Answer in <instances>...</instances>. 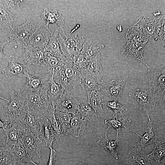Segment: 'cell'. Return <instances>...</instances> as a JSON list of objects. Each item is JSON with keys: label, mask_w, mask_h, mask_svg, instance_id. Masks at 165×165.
Wrapping results in <instances>:
<instances>
[{"label": "cell", "mask_w": 165, "mask_h": 165, "mask_svg": "<svg viewBox=\"0 0 165 165\" xmlns=\"http://www.w3.org/2000/svg\"><path fill=\"white\" fill-rule=\"evenodd\" d=\"M88 61L80 53V54L77 57L73 64L81 73L86 68Z\"/></svg>", "instance_id": "f6af8a7d"}, {"label": "cell", "mask_w": 165, "mask_h": 165, "mask_svg": "<svg viewBox=\"0 0 165 165\" xmlns=\"http://www.w3.org/2000/svg\"><path fill=\"white\" fill-rule=\"evenodd\" d=\"M42 18L45 20L48 27L50 24L57 25L61 29L64 23V18L56 10L45 8L41 14Z\"/></svg>", "instance_id": "f546056e"}, {"label": "cell", "mask_w": 165, "mask_h": 165, "mask_svg": "<svg viewBox=\"0 0 165 165\" xmlns=\"http://www.w3.org/2000/svg\"><path fill=\"white\" fill-rule=\"evenodd\" d=\"M55 111L54 105L50 102L45 115L54 131L56 140L61 141L63 139L64 134L56 118Z\"/></svg>", "instance_id": "f1b7e54d"}, {"label": "cell", "mask_w": 165, "mask_h": 165, "mask_svg": "<svg viewBox=\"0 0 165 165\" xmlns=\"http://www.w3.org/2000/svg\"><path fill=\"white\" fill-rule=\"evenodd\" d=\"M63 37L68 41L73 47L80 51L85 41L84 38L79 32L74 33L65 32L62 28Z\"/></svg>", "instance_id": "74e56055"}, {"label": "cell", "mask_w": 165, "mask_h": 165, "mask_svg": "<svg viewBox=\"0 0 165 165\" xmlns=\"http://www.w3.org/2000/svg\"><path fill=\"white\" fill-rule=\"evenodd\" d=\"M53 77L54 81L61 86L65 90L70 88L65 73L64 64L53 70Z\"/></svg>", "instance_id": "f35d334b"}, {"label": "cell", "mask_w": 165, "mask_h": 165, "mask_svg": "<svg viewBox=\"0 0 165 165\" xmlns=\"http://www.w3.org/2000/svg\"><path fill=\"white\" fill-rule=\"evenodd\" d=\"M20 141L24 149L31 157H41L42 141L39 137L24 130L21 135Z\"/></svg>", "instance_id": "8992f818"}, {"label": "cell", "mask_w": 165, "mask_h": 165, "mask_svg": "<svg viewBox=\"0 0 165 165\" xmlns=\"http://www.w3.org/2000/svg\"><path fill=\"white\" fill-rule=\"evenodd\" d=\"M105 124L108 125L106 133L107 132L108 129L111 128L118 130L122 127H124L128 131L129 129L127 127L128 126L130 123L131 119L125 116L123 113H120V115L117 116V114H113L109 117L105 121Z\"/></svg>", "instance_id": "4316f807"}, {"label": "cell", "mask_w": 165, "mask_h": 165, "mask_svg": "<svg viewBox=\"0 0 165 165\" xmlns=\"http://www.w3.org/2000/svg\"><path fill=\"white\" fill-rule=\"evenodd\" d=\"M165 68L162 66L148 68L146 82L152 102L154 105L162 104L165 99Z\"/></svg>", "instance_id": "7a4b0ae2"}, {"label": "cell", "mask_w": 165, "mask_h": 165, "mask_svg": "<svg viewBox=\"0 0 165 165\" xmlns=\"http://www.w3.org/2000/svg\"><path fill=\"white\" fill-rule=\"evenodd\" d=\"M104 46L102 44H96L91 41H85L83 45L80 53L89 61L95 56L103 48Z\"/></svg>", "instance_id": "e575fe53"}, {"label": "cell", "mask_w": 165, "mask_h": 165, "mask_svg": "<svg viewBox=\"0 0 165 165\" xmlns=\"http://www.w3.org/2000/svg\"><path fill=\"white\" fill-rule=\"evenodd\" d=\"M129 95L137 101L139 105L140 110L143 109L149 114V108L152 101L149 90L138 89L130 91Z\"/></svg>", "instance_id": "e0dca14e"}, {"label": "cell", "mask_w": 165, "mask_h": 165, "mask_svg": "<svg viewBox=\"0 0 165 165\" xmlns=\"http://www.w3.org/2000/svg\"><path fill=\"white\" fill-rule=\"evenodd\" d=\"M7 142L6 135L4 130L0 129V152L9 150L11 148Z\"/></svg>", "instance_id": "bcb514c9"}, {"label": "cell", "mask_w": 165, "mask_h": 165, "mask_svg": "<svg viewBox=\"0 0 165 165\" xmlns=\"http://www.w3.org/2000/svg\"><path fill=\"white\" fill-rule=\"evenodd\" d=\"M116 139L113 141L108 139L107 133H105V137L102 138L97 142V145L109 152L116 159H118L117 149L119 144L118 139V130H117Z\"/></svg>", "instance_id": "d6a6232c"}, {"label": "cell", "mask_w": 165, "mask_h": 165, "mask_svg": "<svg viewBox=\"0 0 165 165\" xmlns=\"http://www.w3.org/2000/svg\"><path fill=\"white\" fill-rule=\"evenodd\" d=\"M9 151L16 163L24 164L29 163L34 165H38L33 161L32 157L24 149L20 141L12 147Z\"/></svg>", "instance_id": "83f0119b"}, {"label": "cell", "mask_w": 165, "mask_h": 165, "mask_svg": "<svg viewBox=\"0 0 165 165\" xmlns=\"http://www.w3.org/2000/svg\"><path fill=\"white\" fill-rule=\"evenodd\" d=\"M147 42L128 40L123 48L121 53L128 57L140 61L148 68L149 66L145 61L143 54L144 47Z\"/></svg>", "instance_id": "9c48e42d"}, {"label": "cell", "mask_w": 165, "mask_h": 165, "mask_svg": "<svg viewBox=\"0 0 165 165\" xmlns=\"http://www.w3.org/2000/svg\"><path fill=\"white\" fill-rule=\"evenodd\" d=\"M126 165H131L129 164V163H127L126 164Z\"/></svg>", "instance_id": "db71d44e"}, {"label": "cell", "mask_w": 165, "mask_h": 165, "mask_svg": "<svg viewBox=\"0 0 165 165\" xmlns=\"http://www.w3.org/2000/svg\"><path fill=\"white\" fill-rule=\"evenodd\" d=\"M9 125V123L6 121H2L0 118V129L2 128L4 130L7 128L8 126Z\"/></svg>", "instance_id": "f907efd6"}, {"label": "cell", "mask_w": 165, "mask_h": 165, "mask_svg": "<svg viewBox=\"0 0 165 165\" xmlns=\"http://www.w3.org/2000/svg\"><path fill=\"white\" fill-rule=\"evenodd\" d=\"M53 73V70L45 75L39 77H35L28 73H27L25 76L26 82L21 90L26 91H37L48 88V82Z\"/></svg>", "instance_id": "30bf717a"}, {"label": "cell", "mask_w": 165, "mask_h": 165, "mask_svg": "<svg viewBox=\"0 0 165 165\" xmlns=\"http://www.w3.org/2000/svg\"><path fill=\"white\" fill-rule=\"evenodd\" d=\"M24 58L30 64L42 67L44 59V49L27 45L24 48Z\"/></svg>", "instance_id": "5bb4252c"}, {"label": "cell", "mask_w": 165, "mask_h": 165, "mask_svg": "<svg viewBox=\"0 0 165 165\" xmlns=\"http://www.w3.org/2000/svg\"><path fill=\"white\" fill-rule=\"evenodd\" d=\"M104 81L101 77L92 75L81 77L80 85L83 93L96 90H101L102 84Z\"/></svg>", "instance_id": "484cf974"}, {"label": "cell", "mask_w": 165, "mask_h": 165, "mask_svg": "<svg viewBox=\"0 0 165 165\" xmlns=\"http://www.w3.org/2000/svg\"><path fill=\"white\" fill-rule=\"evenodd\" d=\"M125 37L128 40L142 42H148L150 38L142 27L136 22L127 28Z\"/></svg>", "instance_id": "d6986e66"}, {"label": "cell", "mask_w": 165, "mask_h": 165, "mask_svg": "<svg viewBox=\"0 0 165 165\" xmlns=\"http://www.w3.org/2000/svg\"><path fill=\"white\" fill-rule=\"evenodd\" d=\"M55 113L56 118L64 134L67 135L72 114L56 110H55Z\"/></svg>", "instance_id": "ab89813d"}, {"label": "cell", "mask_w": 165, "mask_h": 165, "mask_svg": "<svg viewBox=\"0 0 165 165\" xmlns=\"http://www.w3.org/2000/svg\"><path fill=\"white\" fill-rule=\"evenodd\" d=\"M39 122V136L45 141L46 147L50 148L56 140L54 131L46 115L40 118Z\"/></svg>", "instance_id": "9a60e30c"}, {"label": "cell", "mask_w": 165, "mask_h": 165, "mask_svg": "<svg viewBox=\"0 0 165 165\" xmlns=\"http://www.w3.org/2000/svg\"><path fill=\"white\" fill-rule=\"evenodd\" d=\"M0 99H3V100H4L5 101H6L7 102L9 101V99H6L4 98V97H1L0 96Z\"/></svg>", "instance_id": "816d5d0a"}, {"label": "cell", "mask_w": 165, "mask_h": 165, "mask_svg": "<svg viewBox=\"0 0 165 165\" xmlns=\"http://www.w3.org/2000/svg\"><path fill=\"white\" fill-rule=\"evenodd\" d=\"M49 86L47 95L50 101L54 105L63 94L65 90L54 80L53 73L49 81Z\"/></svg>", "instance_id": "1f68e13d"}, {"label": "cell", "mask_w": 165, "mask_h": 165, "mask_svg": "<svg viewBox=\"0 0 165 165\" xmlns=\"http://www.w3.org/2000/svg\"><path fill=\"white\" fill-rule=\"evenodd\" d=\"M81 101L82 100L76 99L69 90H65L62 96L54 105L55 109L74 114L78 111Z\"/></svg>", "instance_id": "ba28073f"}, {"label": "cell", "mask_w": 165, "mask_h": 165, "mask_svg": "<svg viewBox=\"0 0 165 165\" xmlns=\"http://www.w3.org/2000/svg\"><path fill=\"white\" fill-rule=\"evenodd\" d=\"M0 112L5 121L9 123V127L14 123L21 122L27 112L20 92L13 90L8 103L0 106Z\"/></svg>", "instance_id": "6da1fadb"}, {"label": "cell", "mask_w": 165, "mask_h": 165, "mask_svg": "<svg viewBox=\"0 0 165 165\" xmlns=\"http://www.w3.org/2000/svg\"><path fill=\"white\" fill-rule=\"evenodd\" d=\"M155 143L153 150L148 155L151 160H155L158 165H165V141H156Z\"/></svg>", "instance_id": "d590c367"}, {"label": "cell", "mask_w": 165, "mask_h": 165, "mask_svg": "<svg viewBox=\"0 0 165 165\" xmlns=\"http://www.w3.org/2000/svg\"><path fill=\"white\" fill-rule=\"evenodd\" d=\"M13 165H25V164H24L20 163H16L15 164Z\"/></svg>", "instance_id": "f5cc1de1"}, {"label": "cell", "mask_w": 165, "mask_h": 165, "mask_svg": "<svg viewBox=\"0 0 165 165\" xmlns=\"http://www.w3.org/2000/svg\"><path fill=\"white\" fill-rule=\"evenodd\" d=\"M6 8L11 13L15 14L22 8L24 1L1 0Z\"/></svg>", "instance_id": "b9f144b4"}, {"label": "cell", "mask_w": 165, "mask_h": 165, "mask_svg": "<svg viewBox=\"0 0 165 165\" xmlns=\"http://www.w3.org/2000/svg\"><path fill=\"white\" fill-rule=\"evenodd\" d=\"M44 59L42 66L49 72L63 64L57 58L47 51L44 50Z\"/></svg>", "instance_id": "60d3db41"}, {"label": "cell", "mask_w": 165, "mask_h": 165, "mask_svg": "<svg viewBox=\"0 0 165 165\" xmlns=\"http://www.w3.org/2000/svg\"><path fill=\"white\" fill-rule=\"evenodd\" d=\"M148 121L145 128V133L143 136L138 134L136 131L129 129L128 131L135 133L140 138L139 142L137 144L140 150L146 146L155 142L157 141V135L156 125L150 119L149 114L147 115Z\"/></svg>", "instance_id": "4fadbf2b"}, {"label": "cell", "mask_w": 165, "mask_h": 165, "mask_svg": "<svg viewBox=\"0 0 165 165\" xmlns=\"http://www.w3.org/2000/svg\"><path fill=\"white\" fill-rule=\"evenodd\" d=\"M103 105H105L107 109H111L114 112L115 114H117L118 112L123 113V111H127V108L118 102L117 100H113L112 101H107L104 102Z\"/></svg>", "instance_id": "7bdbcfd3"}, {"label": "cell", "mask_w": 165, "mask_h": 165, "mask_svg": "<svg viewBox=\"0 0 165 165\" xmlns=\"http://www.w3.org/2000/svg\"><path fill=\"white\" fill-rule=\"evenodd\" d=\"M127 160L131 165H152L151 159L148 155L143 153L139 148L129 149Z\"/></svg>", "instance_id": "603a6c76"}, {"label": "cell", "mask_w": 165, "mask_h": 165, "mask_svg": "<svg viewBox=\"0 0 165 165\" xmlns=\"http://www.w3.org/2000/svg\"><path fill=\"white\" fill-rule=\"evenodd\" d=\"M5 59L9 63L7 67L3 69L2 73L7 76L16 75L20 78L26 76L28 73L30 65L24 58L10 55Z\"/></svg>", "instance_id": "5b68a950"}, {"label": "cell", "mask_w": 165, "mask_h": 165, "mask_svg": "<svg viewBox=\"0 0 165 165\" xmlns=\"http://www.w3.org/2000/svg\"><path fill=\"white\" fill-rule=\"evenodd\" d=\"M31 113L27 112L26 116L21 122L25 130L39 137V119Z\"/></svg>", "instance_id": "836d02e7"}, {"label": "cell", "mask_w": 165, "mask_h": 165, "mask_svg": "<svg viewBox=\"0 0 165 165\" xmlns=\"http://www.w3.org/2000/svg\"><path fill=\"white\" fill-rule=\"evenodd\" d=\"M59 31L56 30L53 32L49 41L46 47L43 49L52 55L57 58L63 63L68 61L62 54L58 42Z\"/></svg>", "instance_id": "ffe728a7"}, {"label": "cell", "mask_w": 165, "mask_h": 165, "mask_svg": "<svg viewBox=\"0 0 165 165\" xmlns=\"http://www.w3.org/2000/svg\"><path fill=\"white\" fill-rule=\"evenodd\" d=\"M17 16L10 12L0 0V28L3 30L11 28Z\"/></svg>", "instance_id": "4dcf8cb0"}, {"label": "cell", "mask_w": 165, "mask_h": 165, "mask_svg": "<svg viewBox=\"0 0 165 165\" xmlns=\"http://www.w3.org/2000/svg\"><path fill=\"white\" fill-rule=\"evenodd\" d=\"M87 102L93 109L97 115L101 117L103 114L102 105L104 103V96L101 90L88 92Z\"/></svg>", "instance_id": "7402d4cb"}, {"label": "cell", "mask_w": 165, "mask_h": 165, "mask_svg": "<svg viewBox=\"0 0 165 165\" xmlns=\"http://www.w3.org/2000/svg\"><path fill=\"white\" fill-rule=\"evenodd\" d=\"M63 64L69 86L70 88L75 89L81 83V75L80 72L72 62L68 61Z\"/></svg>", "instance_id": "ac0fdd59"}, {"label": "cell", "mask_w": 165, "mask_h": 165, "mask_svg": "<svg viewBox=\"0 0 165 165\" xmlns=\"http://www.w3.org/2000/svg\"><path fill=\"white\" fill-rule=\"evenodd\" d=\"M81 74V77L92 75L101 78L103 71L101 62L100 52L88 61L86 68Z\"/></svg>", "instance_id": "cb8c5ba5"}, {"label": "cell", "mask_w": 165, "mask_h": 165, "mask_svg": "<svg viewBox=\"0 0 165 165\" xmlns=\"http://www.w3.org/2000/svg\"><path fill=\"white\" fill-rule=\"evenodd\" d=\"M48 88L37 91L21 90L20 93L24 100L27 112L39 118L45 115L50 103L47 93Z\"/></svg>", "instance_id": "3957f363"}, {"label": "cell", "mask_w": 165, "mask_h": 165, "mask_svg": "<svg viewBox=\"0 0 165 165\" xmlns=\"http://www.w3.org/2000/svg\"><path fill=\"white\" fill-rule=\"evenodd\" d=\"M16 163L9 150L0 152V165H13Z\"/></svg>", "instance_id": "ee69618b"}, {"label": "cell", "mask_w": 165, "mask_h": 165, "mask_svg": "<svg viewBox=\"0 0 165 165\" xmlns=\"http://www.w3.org/2000/svg\"><path fill=\"white\" fill-rule=\"evenodd\" d=\"M52 33L46 25L38 24L27 45L43 49L47 44Z\"/></svg>", "instance_id": "8fae6325"}, {"label": "cell", "mask_w": 165, "mask_h": 165, "mask_svg": "<svg viewBox=\"0 0 165 165\" xmlns=\"http://www.w3.org/2000/svg\"><path fill=\"white\" fill-rule=\"evenodd\" d=\"M8 43V41L3 42L0 41V60L5 59L6 56L3 53V49L5 45Z\"/></svg>", "instance_id": "681fc988"}, {"label": "cell", "mask_w": 165, "mask_h": 165, "mask_svg": "<svg viewBox=\"0 0 165 165\" xmlns=\"http://www.w3.org/2000/svg\"><path fill=\"white\" fill-rule=\"evenodd\" d=\"M58 42L61 51L67 60L73 63L75 62L80 51L73 47L59 33Z\"/></svg>", "instance_id": "d4e9b609"}, {"label": "cell", "mask_w": 165, "mask_h": 165, "mask_svg": "<svg viewBox=\"0 0 165 165\" xmlns=\"http://www.w3.org/2000/svg\"><path fill=\"white\" fill-rule=\"evenodd\" d=\"M86 123L87 121L82 119L78 111L72 114L67 135H72L76 138L80 137L84 132Z\"/></svg>", "instance_id": "2e32d148"}, {"label": "cell", "mask_w": 165, "mask_h": 165, "mask_svg": "<svg viewBox=\"0 0 165 165\" xmlns=\"http://www.w3.org/2000/svg\"><path fill=\"white\" fill-rule=\"evenodd\" d=\"M36 26L28 20L22 24L12 28L7 40L9 43L16 41L18 46L24 48L28 44Z\"/></svg>", "instance_id": "277c9868"}, {"label": "cell", "mask_w": 165, "mask_h": 165, "mask_svg": "<svg viewBox=\"0 0 165 165\" xmlns=\"http://www.w3.org/2000/svg\"><path fill=\"white\" fill-rule=\"evenodd\" d=\"M126 80L123 79L116 80H112L108 83L103 82L101 87L105 95L117 100L122 95L126 83Z\"/></svg>", "instance_id": "7c38bea8"}, {"label": "cell", "mask_w": 165, "mask_h": 165, "mask_svg": "<svg viewBox=\"0 0 165 165\" xmlns=\"http://www.w3.org/2000/svg\"><path fill=\"white\" fill-rule=\"evenodd\" d=\"M159 38L160 39L162 44L163 46H165V21L162 24L159 34Z\"/></svg>", "instance_id": "c3c4849f"}, {"label": "cell", "mask_w": 165, "mask_h": 165, "mask_svg": "<svg viewBox=\"0 0 165 165\" xmlns=\"http://www.w3.org/2000/svg\"><path fill=\"white\" fill-rule=\"evenodd\" d=\"M50 153L47 165H54L56 152L55 149L52 148H50Z\"/></svg>", "instance_id": "7dc6e473"}, {"label": "cell", "mask_w": 165, "mask_h": 165, "mask_svg": "<svg viewBox=\"0 0 165 165\" xmlns=\"http://www.w3.org/2000/svg\"><path fill=\"white\" fill-rule=\"evenodd\" d=\"M164 21L163 16L157 17L141 16L136 22L142 27L150 38L152 37L157 41L159 38V33Z\"/></svg>", "instance_id": "52a82bcc"}, {"label": "cell", "mask_w": 165, "mask_h": 165, "mask_svg": "<svg viewBox=\"0 0 165 165\" xmlns=\"http://www.w3.org/2000/svg\"><path fill=\"white\" fill-rule=\"evenodd\" d=\"M24 130V126L21 122L14 123L9 128L4 129L7 142L10 146H14L19 141L22 133Z\"/></svg>", "instance_id": "44dd1931"}, {"label": "cell", "mask_w": 165, "mask_h": 165, "mask_svg": "<svg viewBox=\"0 0 165 165\" xmlns=\"http://www.w3.org/2000/svg\"><path fill=\"white\" fill-rule=\"evenodd\" d=\"M78 112L81 115L82 119L86 121H95L99 118L92 107L86 101L83 100H82Z\"/></svg>", "instance_id": "8d00e7d4"}]
</instances>
